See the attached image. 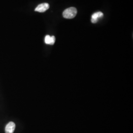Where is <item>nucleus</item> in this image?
I'll use <instances>...</instances> for the list:
<instances>
[{
    "label": "nucleus",
    "mask_w": 133,
    "mask_h": 133,
    "mask_svg": "<svg viewBox=\"0 0 133 133\" xmlns=\"http://www.w3.org/2000/svg\"><path fill=\"white\" fill-rule=\"evenodd\" d=\"M77 14V10L74 7H71L65 10L63 13V16L66 19L74 18Z\"/></svg>",
    "instance_id": "nucleus-1"
},
{
    "label": "nucleus",
    "mask_w": 133,
    "mask_h": 133,
    "mask_svg": "<svg viewBox=\"0 0 133 133\" xmlns=\"http://www.w3.org/2000/svg\"><path fill=\"white\" fill-rule=\"evenodd\" d=\"M49 8V5L48 3H43L38 6L35 9V11L39 12H44Z\"/></svg>",
    "instance_id": "nucleus-2"
},
{
    "label": "nucleus",
    "mask_w": 133,
    "mask_h": 133,
    "mask_svg": "<svg viewBox=\"0 0 133 133\" xmlns=\"http://www.w3.org/2000/svg\"><path fill=\"white\" fill-rule=\"evenodd\" d=\"M15 128V124L13 122H10L7 124L5 128V133H14Z\"/></svg>",
    "instance_id": "nucleus-3"
},
{
    "label": "nucleus",
    "mask_w": 133,
    "mask_h": 133,
    "mask_svg": "<svg viewBox=\"0 0 133 133\" xmlns=\"http://www.w3.org/2000/svg\"><path fill=\"white\" fill-rule=\"evenodd\" d=\"M103 16H104V14L101 11H98L97 12L94 13V14L92 15L91 22L93 23H96L98 21L99 19L102 17Z\"/></svg>",
    "instance_id": "nucleus-4"
},
{
    "label": "nucleus",
    "mask_w": 133,
    "mask_h": 133,
    "mask_svg": "<svg viewBox=\"0 0 133 133\" xmlns=\"http://www.w3.org/2000/svg\"><path fill=\"white\" fill-rule=\"evenodd\" d=\"M45 43L47 44H50L51 42V37L49 35H46L44 39Z\"/></svg>",
    "instance_id": "nucleus-5"
},
{
    "label": "nucleus",
    "mask_w": 133,
    "mask_h": 133,
    "mask_svg": "<svg viewBox=\"0 0 133 133\" xmlns=\"http://www.w3.org/2000/svg\"><path fill=\"white\" fill-rule=\"evenodd\" d=\"M55 42V38L54 36H51V42H50V45H53L54 44Z\"/></svg>",
    "instance_id": "nucleus-6"
}]
</instances>
